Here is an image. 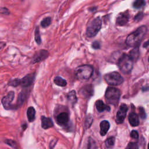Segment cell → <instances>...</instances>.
I'll list each match as a JSON object with an SVG mask.
<instances>
[{"instance_id":"cell-7","label":"cell","mask_w":149,"mask_h":149,"mask_svg":"<svg viewBox=\"0 0 149 149\" xmlns=\"http://www.w3.org/2000/svg\"><path fill=\"white\" fill-rule=\"evenodd\" d=\"M15 97V93L13 91H10L6 96L3 97L2 99V104L3 107L6 109H11L13 108V105L12 102Z\"/></svg>"},{"instance_id":"cell-17","label":"cell","mask_w":149,"mask_h":149,"mask_svg":"<svg viewBox=\"0 0 149 149\" xmlns=\"http://www.w3.org/2000/svg\"><path fill=\"white\" fill-rule=\"evenodd\" d=\"M129 121L130 124L132 126H137L139 125V116L138 115L134 113V112H132L129 115Z\"/></svg>"},{"instance_id":"cell-8","label":"cell","mask_w":149,"mask_h":149,"mask_svg":"<svg viewBox=\"0 0 149 149\" xmlns=\"http://www.w3.org/2000/svg\"><path fill=\"white\" fill-rule=\"evenodd\" d=\"M127 111V106L125 104H122L120 106L119 109L116 114V122L117 123L120 124L123 123L126 117Z\"/></svg>"},{"instance_id":"cell-30","label":"cell","mask_w":149,"mask_h":149,"mask_svg":"<svg viewBox=\"0 0 149 149\" xmlns=\"http://www.w3.org/2000/svg\"><path fill=\"white\" fill-rule=\"evenodd\" d=\"M130 137L133 139H138L139 137V133L138 132L136 131V130H132L130 133Z\"/></svg>"},{"instance_id":"cell-37","label":"cell","mask_w":149,"mask_h":149,"mask_svg":"<svg viewBox=\"0 0 149 149\" xmlns=\"http://www.w3.org/2000/svg\"><path fill=\"white\" fill-rule=\"evenodd\" d=\"M148 148H149V143H148Z\"/></svg>"},{"instance_id":"cell-1","label":"cell","mask_w":149,"mask_h":149,"mask_svg":"<svg viewBox=\"0 0 149 149\" xmlns=\"http://www.w3.org/2000/svg\"><path fill=\"white\" fill-rule=\"evenodd\" d=\"M147 27L142 26L138 28L136 31L130 34L126 38V42L130 47L138 46L143 37L147 32Z\"/></svg>"},{"instance_id":"cell-27","label":"cell","mask_w":149,"mask_h":149,"mask_svg":"<svg viewBox=\"0 0 149 149\" xmlns=\"http://www.w3.org/2000/svg\"><path fill=\"white\" fill-rule=\"evenodd\" d=\"M93 121V119L91 116H88L86 118L85 123H84V127H86V129H88V127H90Z\"/></svg>"},{"instance_id":"cell-22","label":"cell","mask_w":149,"mask_h":149,"mask_svg":"<svg viewBox=\"0 0 149 149\" xmlns=\"http://www.w3.org/2000/svg\"><path fill=\"white\" fill-rule=\"evenodd\" d=\"M27 92L23 91L20 92L18 96V100H17V104L18 105H22L23 102H24L25 100L26 99L27 97Z\"/></svg>"},{"instance_id":"cell-33","label":"cell","mask_w":149,"mask_h":149,"mask_svg":"<svg viewBox=\"0 0 149 149\" xmlns=\"http://www.w3.org/2000/svg\"><path fill=\"white\" fill-rule=\"evenodd\" d=\"M1 13L4 15H9L10 13L9 10L5 7H1Z\"/></svg>"},{"instance_id":"cell-25","label":"cell","mask_w":149,"mask_h":149,"mask_svg":"<svg viewBox=\"0 0 149 149\" xmlns=\"http://www.w3.org/2000/svg\"><path fill=\"white\" fill-rule=\"evenodd\" d=\"M34 37H35V40L37 44H40L41 42V36H40V30L38 27H36V30H35V34H34Z\"/></svg>"},{"instance_id":"cell-3","label":"cell","mask_w":149,"mask_h":149,"mask_svg":"<svg viewBox=\"0 0 149 149\" xmlns=\"http://www.w3.org/2000/svg\"><path fill=\"white\" fill-rule=\"evenodd\" d=\"M133 62V61L129 55L123 54L118 60V66L122 73L129 74L132 70Z\"/></svg>"},{"instance_id":"cell-28","label":"cell","mask_w":149,"mask_h":149,"mask_svg":"<svg viewBox=\"0 0 149 149\" xmlns=\"http://www.w3.org/2000/svg\"><path fill=\"white\" fill-rule=\"evenodd\" d=\"M4 142L8 146H9L10 147H12V148H17V144L16 143L10 139H6L4 141Z\"/></svg>"},{"instance_id":"cell-36","label":"cell","mask_w":149,"mask_h":149,"mask_svg":"<svg viewBox=\"0 0 149 149\" xmlns=\"http://www.w3.org/2000/svg\"><path fill=\"white\" fill-rule=\"evenodd\" d=\"M148 45H149V40H148V41H147L143 44V47H144V48H146V47H148Z\"/></svg>"},{"instance_id":"cell-11","label":"cell","mask_w":149,"mask_h":149,"mask_svg":"<svg viewBox=\"0 0 149 149\" xmlns=\"http://www.w3.org/2000/svg\"><path fill=\"white\" fill-rule=\"evenodd\" d=\"M56 120L59 125L65 126L68 123L69 120V114L66 112H61L56 116Z\"/></svg>"},{"instance_id":"cell-14","label":"cell","mask_w":149,"mask_h":149,"mask_svg":"<svg viewBox=\"0 0 149 149\" xmlns=\"http://www.w3.org/2000/svg\"><path fill=\"white\" fill-rule=\"evenodd\" d=\"M41 127L44 129H47L52 127L54 126L53 122L50 118H47L44 116L41 117Z\"/></svg>"},{"instance_id":"cell-4","label":"cell","mask_w":149,"mask_h":149,"mask_svg":"<svg viewBox=\"0 0 149 149\" xmlns=\"http://www.w3.org/2000/svg\"><path fill=\"white\" fill-rule=\"evenodd\" d=\"M120 96V90L115 87H108L105 93L106 101L111 104L116 105L119 102Z\"/></svg>"},{"instance_id":"cell-2","label":"cell","mask_w":149,"mask_h":149,"mask_svg":"<svg viewBox=\"0 0 149 149\" xmlns=\"http://www.w3.org/2000/svg\"><path fill=\"white\" fill-rule=\"evenodd\" d=\"M93 68L90 65H83L78 66L74 72L76 77L79 80H87L93 75Z\"/></svg>"},{"instance_id":"cell-13","label":"cell","mask_w":149,"mask_h":149,"mask_svg":"<svg viewBox=\"0 0 149 149\" xmlns=\"http://www.w3.org/2000/svg\"><path fill=\"white\" fill-rule=\"evenodd\" d=\"M80 94L85 97H90L93 94V88L91 85H86L83 87L80 91Z\"/></svg>"},{"instance_id":"cell-31","label":"cell","mask_w":149,"mask_h":149,"mask_svg":"<svg viewBox=\"0 0 149 149\" xmlns=\"http://www.w3.org/2000/svg\"><path fill=\"white\" fill-rule=\"evenodd\" d=\"M138 147H139L138 145L136 143H130L127 146V148H130V149H136V148H138Z\"/></svg>"},{"instance_id":"cell-20","label":"cell","mask_w":149,"mask_h":149,"mask_svg":"<svg viewBox=\"0 0 149 149\" xmlns=\"http://www.w3.org/2000/svg\"><path fill=\"white\" fill-rule=\"evenodd\" d=\"M130 57L133 61H136L139 56V47L136 46L134 47V48L130 51L129 55Z\"/></svg>"},{"instance_id":"cell-34","label":"cell","mask_w":149,"mask_h":149,"mask_svg":"<svg viewBox=\"0 0 149 149\" xmlns=\"http://www.w3.org/2000/svg\"><path fill=\"white\" fill-rule=\"evenodd\" d=\"M140 116H141V118H143V119H144L145 118H146V113H145V112H144V109L143 108H140Z\"/></svg>"},{"instance_id":"cell-23","label":"cell","mask_w":149,"mask_h":149,"mask_svg":"<svg viewBox=\"0 0 149 149\" xmlns=\"http://www.w3.org/2000/svg\"><path fill=\"white\" fill-rule=\"evenodd\" d=\"M115 139L114 137H109L107 138L105 141V144L107 148H112L114 146Z\"/></svg>"},{"instance_id":"cell-38","label":"cell","mask_w":149,"mask_h":149,"mask_svg":"<svg viewBox=\"0 0 149 149\" xmlns=\"http://www.w3.org/2000/svg\"><path fill=\"white\" fill-rule=\"evenodd\" d=\"M148 60H149V58H148Z\"/></svg>"},{"instance_id":"cell-5","label":"cell","mask_w":149,"mask_h":149,"mask_svg":"<svg viewBox=\"0 0 149 149\" xmlns=\"http://www.w3.org/2000/svg\"><path fill=\"white\" fill-rule=\"evenodd\" d=\"M102 21L100 17L94 19L88 25L86 29V36L87 37L92 38L95 36L101 28Z\"/></svg>"},{"instance_id":"cell-15","label":"cell","mask_w":149,"mask_h":149,"mask_svg":"<svg viewBox=\"0 0 149 149\" xmlns=\"http://www.w3.org/2000/svg\"><path fill=\"white\" fill-rule=\"evenodd\" d=\"M95 107H96V109L99 112H102L105 111H109L111 108L110 107L106 105L105 104H104V102L102 101V100H97L95 102Z\"/></svg>"},{"instance_id":"cell-29","label":"cell","mask_w":149,"mask_h":149,"mask_svg":"<svg viewBox=\"0 0 149 149\" xmlns=\"http://www.w3.org/2000/svg\"><path fill=\"white\" fill-rule=\"evenodd\" d=\"M20 80L19 79H15L13 80H10L9 81V85L12 86H17L18 85H20Z\"/></svg>"},{"instance_id":"cell-21","label":"cell","mask_w":149,"mask_h":149,"mask_svg":"<svg viewBox=\"0 0 149 149\" xmlns=\"http://www.w3.org/2000/svg\"><path fill=\"white\" fill-rule=\"evenodd\" d=\"M54 82L55 84L61 87H65L67 84L66 80L63 79L62 77L60 76H56L54 79Z\"/></svg>"},{"instance_id":"cell-26","label":"cell","mask_w":149,"mask_h":149,"mask_svg":"<svg viewBox=\"0 0 149 149\" xmlns=\"http://www.w3.org/2000/svg\"><path fill=\"white\" fill-rule=\"evenodd\" d=\"M144 0H136L133 3V7L136 9L141 8L144 5Z\"/></svg>"},{"instance_id":"cell-24","label":"cell","mask_w":149,"mask_h":149,"mask_svg":"<svg viewBox=\"0 0 149 149\" xmlns=\"http://www.w3.org/2000/svg\"><path fill=\"white\" fill-rule=\"evenodd\" d=\"M51 23V18L50 17H47L44 18L41 22V26L45 28L50 25Z\"/></svg>"},{"instance_id":"cell-10","label":"cell","mask_w":149,"mask_h":149,"mask_svg":"<svg viewBox=\"0 0 149 149\" xmlns=\"http://www.w3.org/2000/svg\"><path fill=\"white\" fill-rule=\"evenodd\" d=\"M48 56V52L46 50H40L34 55V57L32 60L33 63H36L40 61H44Z\"/></svg>"},{"instance_id":"cell-19","label":"cell","mask_w":149,"mask_h":149,"mask_svg":"<svg viewBox=\"0 0 149 149\" xmlns=\"http://www.w3.org/2000/svg\"><path fill=\"white\" fill-rule=\"evenodd\" d=\"M36 111L33 107H30L27 110V116L29 122H33L35 119Z\"/></svg>"},{"instance_id":"cell-32","label":"cell","mask_w":149,"mask_h":149,"mask_svg":"<svg viewBox=\"0 0 149 149\" xmlns=\"http://www.w3.org/2000/svg\"><path fill=\"white\" fill-rule=\"evenodd\" d=\"M92 47L95 49H98L100 48V43L98 41H95L92 43Z\"/></svg>"},{"instance_id":"cell-16","label":"cell","mask_w":149,"mask_h":149,"mask_svg":"<svg viewBox=\"0 0 149 149\" xmlns=\"http://www.w3.org/2000/svg\"><path fill=\"white\" fill-rule=\"evenodd\" d=\"M100 134L102 136H105L109 130L110 124L107 120H104L100 123Z\"/></svg>"},{"instance_id":"cell-35","label":"cell","mask_w":149,"mask_h":149,"mask_svg":"<svg viewBox=\"0 0 149 149\" xmlns=\"http://www.w3.org/2000/svg\"><path fill=\"white\" fill-rule=\"evenodd\" d=\"M143 14L142 13H138V14L135 16L134 19H135L136 20L139 21V20H141V19L143 18Z\"/></svg>"},{"instance_id":"cell-9","label":"cell","mask_w":149,"mask_h":149,"mask_svg":"<svg viewBox=\"0 0 149 149\" xmlns=\"http://www.w3.org/2000/svg\"><path fill=\"white\" fill-rule=\"evenodd\" d=\"M35 79V74L34 73H30L28 74L20 79V85L24 88H26L31 86Z\"/></svg>"},{"instance_id":"cell-6","label":"cell","mask_w":149,"mask_h":149,"mask_svg":"<svg viewBox=\"0 0 149 149\" xmlns=\"http://www.w3.org/2000/svg\"><path fill=\"white\" fill-rule=\"evenodd\" d=\"M105 81L111 86H118L123 82V78L117 72L107 73L104 76Z\"/></svg>"},{"instance_id":"cell-18","label":"cell","mask_w":149,"mask_h":149,"mask_svg":"<svg viewBox=\"0 0 149 149\" xmlns=\"http://www.w3.org/2000/svg\"><path fill=\"white\" fill-rule=\"evenodd\" d=\"M67 99L72 105H74L77 100L76 91L74 90L70 91L67 95Z\"/></svg>"},{"instance_id":"cell-12","label":"cell","mask_w":149,"mask_h":149,"mask_svg":"<svg viewBox=\"0 0 149 149\" xmlns=\"http://www.w3.org/2000/svg\"><path fill=\"white\" fill-rule=\"evenodd\" d=\"M129 18V16L127 12L119 13L116 17V24L120 26L125 25L128 22Z\"/></svg>"}]
</instances>
